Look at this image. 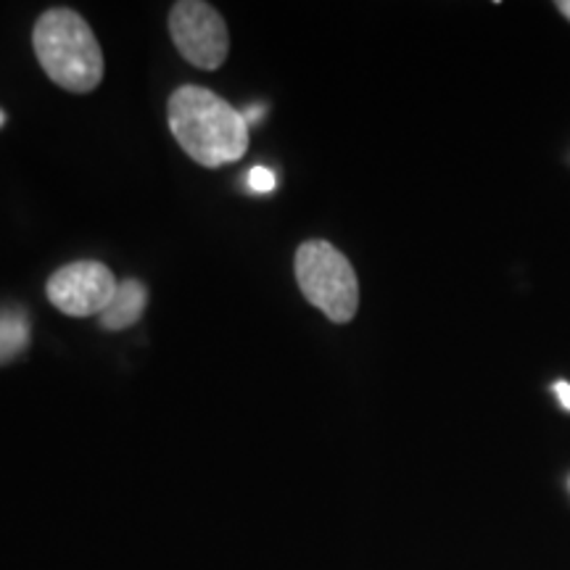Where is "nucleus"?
<instances>
[{"label":"nucleus","mask_w":570,"mask_h":570,"mask_svg":"<svg viewBox=\"0 0 570 570\" xmlns=\"http://www.w3.org/2000/svg\"><path fill=\"white\" fill-rule=\"evenodd\" d=\"M167 122L177 146L206 169L244 159L248 151V122L217 92L183 85L169 96Z\"/></svg>","instance_id":"nucleus-1"},{"label":"nucleus","mask_w":570,"mask_h":570,"mask_svg":"<svg viewBox=\"0 0 570 570\" xmlns=\"http://www.w3.org/2000/svg\"><path fill=\"white\" fill-rule=\"evenodd\" d=\"M148 304V288L140 281H122L117 285L111 304L106 306L101 317V327L106 331H127V327L138 325L142 312Z\"/></svg>","instance_id":"nucleus-6"},{"label":"nucleus","mask_w":570,"mask_h":570,"mask_svg":"<svg viewBox=\"0 0 570 570\" xmlns=\"http://www.w3.org/2000/svg\"><path fill=\"white\" fill-rule=\"evenodd\" d=\"M554 394H558L562 407H566V410L570 412V383H566V381L554 383Z\"/></svg>","instance_id":"nucleus-9"},{"label":"nucleus","mask_w":570,"mask_h":570,"mask_svg":"<svg viewBox=\"0 0 570 570\" xmlns=\"http://www.w3.org/2000/svg\"><path fill=\"white\" fill-rule=\"evenodd\" d=\"M32 48L48 80L75 96H88L104 82V51L82 13L48 9L35 21Z\"/></svg>","instance_id":"nucleus-2"},{"label":"nucleus","mask_w":570,"mask_h":570,"mask_svg":"<svg viewBox=\"0 0 570 570\" xmlns=\"http://www.w3.org/2000/svg\"><path fill=\"white\" fill-rule=\"evenodd\" d=\"M296 283L312 306L336 325H346L360 309V281L352 262L327 240H306L294 259Z\"/></svg>","instance_id":"nucleus-3"},{"label":"nucleus","mask_w":570,"mask_h":570,"mask_svg":"<svg viewBox=\"0 0 570 570\" xmlns=\"http://www.w3.org/2000/svg\"><path fill=\"white\" fill-rule=\"evenodd\" d=\"M169 35L175 48L194 67L219 69L230 51V35L223 13L204 0H180L169 11Z\"/></svg>","instance_id":"nucleus-4"},{"label":"nucleus","mask_w":570,"mask_h":570,"mask_svg":"<svg viewBox=\"0 0 570 570\" xmlns=\"http://www.w3.org/2000/svg\"><path fill=\"white\" fill-rule=\"evenodd\" d=\"M246 185H248V190H252V194H256V196L269 194V190L275 188V175H273V169H267V167H254L252 173L246 175Z\"/></svg>","instance_id":"nucleus-8"},{"label":"nucleus","mask_w":570,"mask_h":570,"mask_svg":"<svg viewBox=\"0 0 570 570\" xmlns=\"http://www.w3.org/2000/svg\"><path fill=\"white\" fill-rule=\"evenodd\" d=\"M554 6H558V11L570 21V0H558V3H554Z\"/></svg>","instance_id":"nucleus-11"},{"label":"nucleus","mask_w":570,"mask_h":570,"mask_svg":"<svg viewBox=\"0 0 570 570\" xmlns=\"http://www.w3.org/2000/svg\"><path fill=\"white\" fill-rule=\"evenodd\" d=\"M262 111H265V106H254V109H246V111H244L246 122H256V119L262 117Z\"/></svg>","instance_id":"nucleus-10"},{"label":"nucleus","mask_w":570,"mask_h":570,"mask_svg":"<svg viewBox=\"0 0 570 570\" xmlns=\"http://www.w3.org/2000/svg\"><path fill=\"white\" fill-rule=\"evenodd\" d=\"M0 125H3V114H0Z\"/></svg>","instance_id":"nucleus-12"},{"label":"nucleus","mask_w":570,"mask_h":570,"mask_svg":"<svg viewBox=\"0 0 570 570\" xmlns=\"http://www.w3.org/2000/svg\"><path fill=\"white\" fill-rule=\"evenodd\" d=\"M117 277L101 262H71L51 275L48 302L69 317H101L117 294Z\"/></svg>","instance_id":"nucleus-5"},{"label":"nucleus","mask_w":570,"mask_h":570,"mask_svg":"<svg viewBox=\"0 0 570 570\" xmlns=\"http://www.w3.org/2000/svg\"><path fill=\"white\" fill-rule=\"evenodd\" d=\"M30 344V320L21 309H0V365L11 362Z\"/></svg>","instance_id":"nucleus-7"}]
</instances>
